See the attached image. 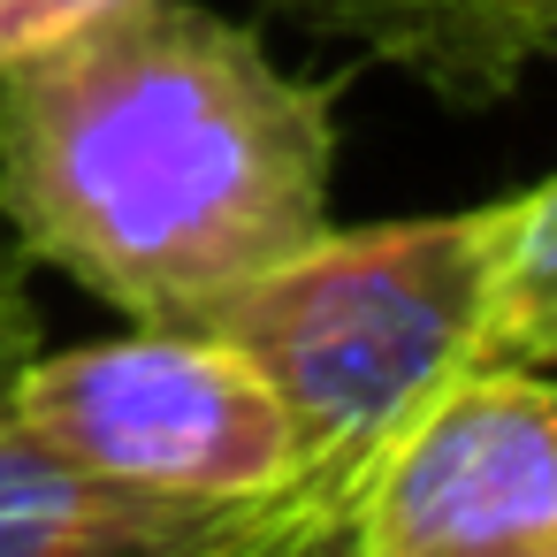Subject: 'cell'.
<instances>
[{"mask_svg":"<svg viewBox=\"0 0 557 557\" xmlns=\"http://www.w3.org/2000/svg\"><path fill=\"white\" fill-rule=\"evenodd\" d=\"M0 336H32V329H0Z\"/></svg>","mask_w":557,"mask_h":557,"instance_id":"30bf717a","label":"cell"},{"mask_svg":"<svg viewBox=\"0 0 557 557\" xmlns=\"http://www.w3.org/2000/svg\"><path fill=\"white\" fill-rule=\"evenodd\" d=\"M481 367H542L557 374V176L511 191L504 260H496V313Z\"/></svg>","mask_w":557,"mask_h":557,"instance_id":"52a82bcc","label":"cell"},{"mask_svg":"<svg viewBox=\"0 0 557 557\" xmlns=\"http://www.w3.org/2000/svg\"><path fill=\"white\" fill-rule=\"evenodd\" d=\"M32 336H0V557H275V519L252 504H207L115 481L9 405V367Z\"/></svg>","mask_w":557,"mask_h":557,"instance_id":"5b68a950","label":"cell"},{"mask_svg":"<svg viewBox=\"0 0 557 557\" xmlns=\"http://www.w3.org/2000/svg\"><path fill=\"white\" fill-rule=\"evenodd\" d=\"M351 557H557V374L466 367L374 458Z\"/></svg>","mask_w":557,"mask_h":557,"instance_id":"277c9868","label":"cell"},{"mask_svg":"<svg viewBox=\"0 0 557 557\" xmlns=\"http://www.w3.org/2000/svg\"><path fill=\"white\" fill-rule=\"evenodd\" d=\"M0 329H32V321H24V298H16V283H9V268H0Z\"/></svg>","mask_w":557,"mask_h":557,"instance_id":"9c48e42d","label":"cell"},{"mask_svg":"<svg viewBox=\"0 0 557 557\" xmlns=\"http://www.w3.org/2000/svg\"><path fill=\"white\" fill-rule=\"evenodd\" d=\"M443 100H496L534 62H557V0H275Z\"/></svg>","mask_w":557,"mask_h":557,"instance_id":"8992f818","label":"cell"},{"mask_svg":"<svg viewBox=\"0 0 557 557\" xmlns=\"http://www.w3.org/2000/svg\"><path fill=\"white\" fill-rule=\"evenodd\" d=\"M329 191L336 85L199 0H115L0 70V214L138 329H191L313 245Z\"/></svg>","mask_w":557,"mask_h":557,"instance_id":"6da1fadb","label":"cell"},{"mask_svg":"<svg viewBox=\"0 0 557 557\" xmlns=\"http://www.w3.org/2000/svg\"><path fill=\"white\" fill-rule=\"evenodd\" d=\"M9 405L54 450L169 496L252 504L275 519V557H298L306 450L283 397L245 351L207 329H138L77 351H24Z\"/></svg>","mask_w":557,"mask_h":557,"instance_id":"3957f363","label":"cell"},{"mask_svg":"<svg viewBox=\"0 0 557 557\" xmlns=\"http://www.w3.org/2000/svg\"><path fill=\"white\" fill-rule=\"evenodd\" d=\"M100 9H115V0H0V70L39 54V47H54L77 24H92Z\"/></svg>","mask_w":557,"mask_h":557,"instance_id":"ba28073f","label":"cell"},{"mask_svg":"<svg viewBox=\"0 0 557 557\" xmlns=\"http://www.w3.org/2000/svg\"><path fill=\"white\" fill-rule=\"evenodd\" d=\"M504 222L511 199L321 230L191 321L245 351L298 428V557L344 549L351 496L374 473L382 443L443 382L488 359Z\"/></svg>","mask_w":557,"mask_h":557,"instance_id":"7a4b0ae2","label":"cell"}]
</instances>
